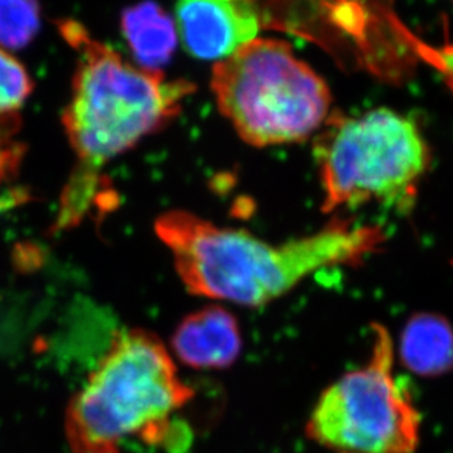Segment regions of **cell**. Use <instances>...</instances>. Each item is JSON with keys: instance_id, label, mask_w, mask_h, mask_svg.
Wrapping results in <instances>:
<instances>
[{"instance_id": "1", "label": "cell", "mask_w": 453, "mask_h": 453, "mask_svg": "<svg viewBox=\"0 0 453 453\" xmlns=\"http://www.w3.org/2000/svg\"><path fill=\"white\" fill-rule=\"evenodd\" d=\"M155 233L188 292L242 306L266 305L319 271L357 264L384 239L379 226L334 219L311 234L270 243L184 210L159 215Z\"/></svg>"}, {"instance_id": "2", "label": "cell", "mask_w": 453, "mask_h": 453, "mask_svg": "<svg viewBox=\"0 0 453 453\" xmlns=\"http://www.w3.org/2000/svg\"><path fill=\"white\" fill-rule=\"evenodd\" d=\"M59 28L79 53L73 95L62 115L79 157L62 202V224L71 226L99 196L104 166L174 121L195 86L126 61L79 22L64 21Z\"/></svg>"}, {"instance_id": "3", "label": "cell", "mask_w": 453, "mask_h": 453, "mask_svg": "<svg viewBox=\"0 0 453 453\" xmlns=\"http://www.w3.org/2000/svg\"><path fill=\"white\" fill-rule=\"evenodd\" d=\"M193 397L159 337L121 330L66 408V441L73 453L188 452L192 428L180 417Z\"/></svg>"}, {"instance_id": "4", "label": "cell", "mask_w": 453, "mask_h": 453, "mask_svg": "<svg viewBox=\"0 0 453 453\" xmlns=\"http://www.w3.org/2000/svg\"><path fill=\"white\" fill-rule=\"evenodd\" d=\"M314 157L324 214L366 205L408 212L430 165L418 124L388 108L332 115L315 137Z\"/></svg>"}, {"instance_id": "5", "label": "cell", "mask_w": 453, "mask_h": 453, "mask_svg": "<svg viewBox=\"0 0 453 453\" xmlns=\"http://www.w3.org/2000/svg\"><path fill=\"white\" fill-rule=\"evenodd\" d=\"M219 112L244 143L270 148L319 133L332 111V93L288 42L255 39L212 68Z\"/></svg>"}, {"instance_id": "6", "label": "cell", "mask_w": 453, "mask_h": 453, "mask_svg": "<svg viewBox=\"0 0 453 453\" xmlns=\"http://www.w3.org/2000/svg\"><path fill=\"white\" fill-rule=\"evenodd\" d=\"M306 436L330 453H414L421 415L395 372L393 340L372 326L368 361L330 384L306 423Z\"/></svg>"}, {"instance_id": "7", "label": "cell", "mask_w": 453, "mask_h": 453, "mask_svg": "<svg viewBox=\"0 0 453 453\" xmlns=\"http://www.w3.org/2000/svg\"><path fill=\"white\" fill-rule=\"evenodd\" d=\"M175 24L184 49L203 61H223L257 39V0H177Z\"/></svg>"}, {"instance_id": "8", "label": "cell", "mask_w": 453, "mask_h": 453, "mask_svg": "<svg viewBox=\"0 0 453 453\" xmlns=\"http://www.w3.org/2000/svg\"><path fill=\"white\" fill-rule=\"evenodd\" d=\"M242 348L239 321L219 305L188 315L171 337L173 353L195 370H226L237 361Z\"/></svg>"}, {"instance_id": "9", "label": "cell", "mask_w": 453, "mask_h": 453, "mask_svg": "<svg viewBox=\"0 0 453 453\" xmlns=\"http://www.w3.org/2000/svg\"><path fill=\"white\" fill-rule=\"evenodd\" d=\"M121 30L135 65L157 73L170 62L180 40L174 18L155 2H142L124 9Z\"/></svg>"}, {"instance_id": "10", "label": "cell", "mask_w": 453, "mask_h": 453, "mask_svg": "<svg viewBox=\"0 0 453 453\" xmlns=\"http://www.w3.org/2000/svg\"><path fill=\"white\" fill-rule=\"evenodd\" d=\"M402 359L421 375L443 374L453 368V332L449 323L432 314L417 315L402 333Z\"/></svg>"}, {"instance_id": "11", "label": "cell", "mask_w": 453, "mask_h": 453, "mask_svg": "<svg viewBox=\"0 0 453 453\" xmlns=\"http://www.w3.org/2000/svg\"><path fill=\"white\" fill-rule=\"evenodd\" d=\"M40 6L37 0H0V44L21 49L39 33Z\"/></svg>"}, {"instance_id": "12", "label": "cell", "mask_w": 453, "mask_h": 453, "mask_svg": "<svg viewBox=\"0 0 453 453\" xmlns=\"http://www.w3.org/2000/svg\"><path fill=\"white\" fill-rule=\"evenodd\" d=\"M33 90V81L24 66L0 50V115L17 112Z\"/></svg>"}, {"instance_id": "13", "label": "cell", "mask_w": 453, "mask_h": 453, "mask_svg": "<svg viewBox=\"0 0 453 453\" xmlns=\"http://www.w3.org/2000/svg\"><path fill=\"white\" fill-rule=\"evenodd\" d=\"M17 115H0V181L15 170L22 148L13 140L17 130Z\"/></svg>"}]
</instances>
